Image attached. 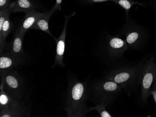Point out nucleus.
<instances>
[{
	"label": "nucleus",
	"mask_w": 156,
	"mask_h": 117,
	"mask_svg": "<svg viewBox=\"0 0 156 117\" xmlns=\"http://www.w3.org/2000/svg\"><path fill=\"white\" fill-rule=\"evenodd\" d=\"M101 117H111V115H110V114L107 112L105 111H103V112L101 114Z\"/></svg>",
	"instance_id": "20"
},
{
	"label": "nucleus",
	"mask_w": 156,
	"mask_h": 117,
	"mask_svg": "<svg viewBox=\"0 0 156 117\" xmlns=\"http://www.w3.org/2000/svg\"><path fill=\"white\" fill-rule=\"evenodd\" d=\"M115 0H80L82 3L86 4H94L98 2H114Z\"/></svg>",
	"instance_id": "18"
},
{
	"label": "nucleus",
	"mask_w": 156,
	"mask_h": 117,
	"mask_svg": "<svg viewBox=\"0 0 156 117\" xmlns=\"http://www.w3.org/2000/svg\"><path fill=\"white\" fill-rule=\"evenodd\" d=\"M124 42L123 40L119 38H112L109 42V45L112 48L116 49L122 48V47L124 46Z\"/></svg>",
	"instance_id": "13"
},
{
	"label": "nucleus",
	"mask_w": 156,
	"mask_h": 117,
	"mask_svg": "<svg viewBox=\"0 0 156 117\" xmlns=\"http://www.w3.org/2000/svg\"><path fill=\"white\" fill-rule=\"evenodd\" d=\"M25 106L18 99L11 97L4 91L3 86H0V117H24Z\"/></svg>",
	"instance_id": "2"
},
{
	"label": "nucleus",
	"mask_w": 156,
	"mask_h": 117,
	"mask_svg": "<svg viewBox=\"0 0 156 117\" xmlns=\"http://www.w3.org/2000/svg\"><path fill=\"white\" fill-rule=\"evenodd\" d=\"M24 36L21 35L20 33V29L16 31L13 38L9 44H7L6 48L8 49L7 52L11 55L18 57H22L24 54L23 43Z\"/></svg>",
	"instance_id": "6"
},
{
	"label": "nucleus",
	"mask_w": 156,
	"mask_h": 117,
	"mask_svg": "<svg viewBox=\"0 0 156 117\" xmlns=\"http://www.w3.org/2000/svg\"><path fill=\"white\" fill-rule=\"evenodd\" d=\"M2 82L1 85L4 91L11 97L20 100L24 96L23 79L16 71H7L1 74Z\"/></svg>",
	"instance_id": "1"
},
{
	"label": "nucleus",
	"mask_w": 156,
	"mask_h": 117,
	"mask_svg": "<svg viewBox=\"0 0 156 117\" xmlns=\"http://www.w3.org/2000/svg\"><path fill=\"white\" fill-rule=\"evenodd\" d=\"M53 13L54 12L51 9L49 11L42 12L40 17L38 18L37 22L31 28V29L42 30L49 34V35L52 36L55 39V37L52 36L49 28V21Z\"/></svg>",
	"instance_id": "9"
},
{
	"label": "nucleus",
	"mask_w": 156,
	"mask_h": 117,
	"mask_svg": "<svg viewBox=\"0 0 156 117\" xmlns=\"http://www.w3.org/2000/svg\"><path fill=\"white\" fill-rule=\"evenodd\" d=\"M75 12L71 15H65V22L63 28V30L60 34L58 39L55 38L54 40L56 43V51L55 55L54 65H58L61 67H64V64L63 63V58L65 50L66 37V28L68 20L72 16L75 14Z\"/></svg>",
	"instance_id": "4"
},
{
	"label": "nucleus",
	"mask_w": 156,
	"mask_h": 117,
	"mask_svg": "<svg viewBox=\"0 0 156 117\" xmlns=\"http://www.w3.org/2000/svg\"><path fill=\"white\" fill-rule=\"evenodd\" d=\"M39 4L36 0H16L9 6L11 13L25 12L32 9H37Z\"/></svg>",
	"instance_id": "8"
},
{
	"label": "nucleus",
	"mask_w": 156,
	"mask_h": 117,
	"mask_svg": "<svg viewBox=\"0 0 156 117\" xmlns=\"http://www.w3.org/2000/svg\"><path fill=\"white\" fill-rule=\"evenodd\" d=\"M129 77V75L128 73H125V72L120 73L115 76V81L116 83H121L128 80Z\"/></svg>",
	"instance_id": "15"
},
{
	"label": "nucleus",
	"mask_w": 156,
	"mask_h": 117,
	"mask_svg": "<svg viewBox=\"0 0 156 117\" xmlns=\"http://www.w3.org/2000/svg\"><path fill=\"white\" fill-rule=\"evenodd\" d=\"M114 2L119 4L120 6H121L123 8L127 11H128L129 9H130L133 5H136V4L145 6L143 3H140L134 0H115Z\"/></svg>",
	"instance_id": "11"
},
{
	"label": "nucleus",
	"mask_w": 156,
	"mask_h": 117,
	"mask_svg": "<svg viewBox=\"0 0 156 117\" xmlns=\"http://www.w3.org/2000/svg\"><path fill=\"white\" fill-rule=\"evenodd\" d=\"M153 75L151 72H147L144 77L143 86L145 90H149L153 82Z\"/></svg>",
	"instance_id": "12"
},
{
	"label": "nucleus",
	"mask_w": 156,
	"mask_h": 117,
	"mask_svg": "<svg viewBox=\"0 0 156 117\" xmlns=\"http://www.w3.org/2000/svg\"><path fill=\"white\" fill-rule=\"evenodd\" d=\"M151 93H152V95H153V97H154L155 102H156V90L151 91Z\"/></svg>",
	"instance_id": "21"
},
{
	"label": "nucleus",
	"mask_w": 156,
	"mask_h": 117,
	"mask_svg": "<svg viewBox=\"0 0 156 117\" xmlns=\"http://www.w3.org/2000/svg\"><path fill=\"white\" fill-rule=\"evenodd\" d=\"M62 0H56V2H55V5L53 6L52 8L51 9V10H52L53 12H55L56 10H60L61 11V3H62Z\"/></svg>",
	"instance_id": "19"
},
{
	"label": "nucleus",
	"mask_w": 156,
	"mask_h": 117,
	"mask_svg": "<svg viewBox=\"0 0 156 117\" xmlns=\"http://www.w3.org/2000/svg\"><path fill=\"white\" fill-rule=\"evenodd\" d=\"M105 90L107 91H113L115 90L117 88V85L115 83L112 82H108L105 83L103 85Z\"/></svg>",
	"instance_id": "16"
},
{
	"label": "nucleus",
	"mask_w": 156,
	"mask_h": 117,
	"mask_svg": "<svg viewBox=\"0 0 156 117\" xmlns=\"http://www.w3.org/2000/svg\"><path fill=\"white\" fill-rule=\"evenodd\" d=\"M12 3V0H0V11L8 9Z\"/></svg>",
	"instance_id": "17"
},
{
	"label": "nucleus",
	"mask_w": 156,
	"mask_h": 117,
	"mask_svg": "<svg viewBox=\"0 0 156 117\" xmlns=\"http://www.w3.org/2000/svg\"><path fill=\"white\" fill-rule=\"evenodd\" d=\"M79 1H80V0H79Z\"/></svg>",
	"instance_id": "22"
},
{
	"label": "nucleus",
	"mask_w": 156,
	"mask_h": 117,
	"mask_svg": "<svg viewBox=\"0 0 156 117\" xmlns=\"http://www.w3.org/2000/svg\"><path fill=\"white\" fill-rule=\"evenodd\" d=\"M84 87L81 83H77L73 87L70 92V98L73 101L78 102L81 99L84 92Z\"/></svg>",
	"instance_id": "10"
},
{
	"label": "nucleus",
	"mask_w": 156,
	"mask_h": 117,
	"mask_svg": "<svg viewBox=\"0 0 156 117\" xmlns=\"http://www.w3.org/2000/svg\"><path fill=\"white\" fill-rule=\"evenodd\" d=\"M41 13L36 9L29 10L25 13L23 21L19 27L21 35L24 36L27 31L31 29L40 17Z\"/></svg>",
	"instance_id": "7"
},
{
	"label": "nucleus",
	"mask_w": 156,
	"mask_h": 117,
	"mask_svg": "<svg viewBox=\"0 0 156 117\" xmlns=\"http://www.w3.org/2000/svg\"><path fill=\"white\" fill-rule=\"evenodd\" d=\"M138 38L139 34L136 32H133L129 34L126 38V40L129 44H131L136 42Z\"/></svg>",
	"instance_id": "14"
},
{
	"label": "nucleus",
	"mask_w": 156,
	"mask_h": 117,
	"mask_svg": "<svg viewBox=\"0 0 156 117\" xmlns=\"http://www.w3.org/2000/svg\"><path fill=\"white\" fill-rule=\"evenodd\" d=\"M10 9L0 11V53H2L7 45L6 39L13 30L14 24L9 19Z\"/></svg>",
	"instance_id": "3"
},
{
	"label": "nucleus",
	"mask_w": 156,
	"mask_h": 117,
	"mask_svg": "<svg viewBox=\"0 0 156 117\" xmlns=\"http://www.w3.org/2000/svg\"><path fill=\"white\" fill-rule=\"evenodd\" d=\"M22 60V57L15 56L9 52L2 53L0 57L1 74L16 68L21 64Z\"/></svg>",
	"instance_id": "5"
}]
</instances>
